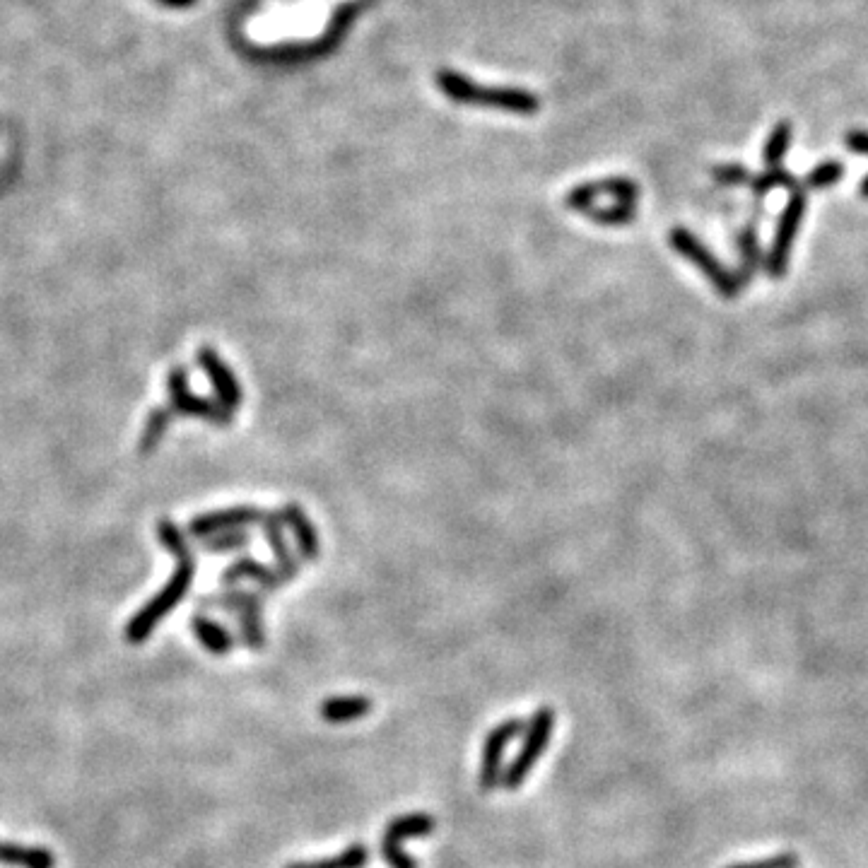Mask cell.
<instances>
[{"label":"cell","instance_id":"cb8c5ba5","mask_svg":"<svg viewBox=\"0 0 868 868\" xmlns=\"http://www.w3.org/2000/svg\"><path fill=\"white\" fill-rule=\"evenodd\" d=\"M582 215L589 217V220L596 222V225L623 227V225H630V222L637 217V203H613V205H606V208H596V205H591V208H586Z\"/></svg>","mask_w":868,"mask_h":868},{"label":"cell","instance_id":"d6986e66","mask_svg":"<svg viewBox=\"0 0 868 868\" xmlns=\"http://www.w3.org/2000/svg\"><path fill=\"white\" fill-rule=\"evenodd\" d=\"M0 864L17 868H56V856L46 847L0 842Z\"/></svg>","mask_w":868,"mask_h":868},{"label":"cell","instance_id":"ba28073f","mask_svg":"<svg viewBox=\"0 0 868 868\" xmlns=\"http://www.w3.org/2000/svg\"><path fill=\"white\" fill-rule=\"evenodd\" d=\"M167 391H169V408L174 410V415H193V418L208 420L217 427H227L234 418L232 413H227V410L217 401H213V398H203L193 394L189 389V374H186V369L181 365H177L172 372H169Z\"/></svg>","mask_w":868,"mask_h":868},{"label":"cell","instance_id":"603a6c76","mask_svg":"<svg viewBox=\"0 0 868 868\" xmlns=\"http://www.w3.org/2000/svg\"><path fill=\"white\" fill-rule=\"evenodd\" d=\"M748 186L755 196H767V193H772L774 189H789V191L796 189L799 181H796V177L789 172V169H784L782 164H779V167H767L765 172L753 174V179H750Z\"/></svg>","mask_w":868,"mask_h":868},{"label":"cell","instance_id":"6da1fadb","mask_svg":"<svg viewBox=\"0 0 868 868\" xmlns=\"http://www.w3.org/2000/svg\"><path fill=\"white\" fill-rule=\"evenodd\" d=\"M157 538H160V543L172 553L174 560H177V570L172 572L169 582L128 620L126 642L136 644V647L148 642L152 630L184 601L186 594L191 591L193 579H196V555H193L191 543L186 541L179 526L169 519H160V524H157Z\"/></svg>","mask_w":868,"mask_h":868},{"label":"cell","instance_id":"4316f807","mask_svg":"<svg viewBox=\"0 0 868 868\" xmlns=\"http://www.w3.org/2000/svg\"><path fill=\"white\" fill-rule=\"evenodd\" d=\"M712 179L721 186H743L750 184L753 174L743 164H719V167L712 169Z\"/></svg>","mask_w":868,"mask_h":868},{"label":"cell","instance_id":"ac0fdd59","mask_svg":"<svg viewBox=\"0 0 868 868\" xmlns=\"http://www.w3.org/2000/svg\"><path fill=\"white\" fill-rule=\"evenodd\" d=\"M263 533H266L268 548L273 550L275 567H278L285 577H290L292 582L299 572V562L295 560V555H292L290 550V543H287L283 536V521H280V514H271L266 521H263Z\"/></svg>","mask_w":868,"mask_h":868},{"label":"cell","instance_id":"e0dca14e","mask_svg":"<svg viewBox=\"0 0 868 868\" xmlns=\"http://www.w3.org/2000/svg\"><path fill=\"white\" fill-rule=\"evenodd\" d=\"M736 246H738V256H741V271L738 273V278H741L743 285L753 283L755 275L760 273V268L765 266V251H762L760 246V237L758 230H755V225L743 227L741 232L736 234Z\"/></svg>","mask_w":868,"mask_h":868},{"label":"cell","instance_id":"4fadbf2b","mask_svg":"<svg viewBox=\"0 0 868 868\" xmlns=\"http://www.w3.org/2000/svg\"><path fill=\"white\" fill-rule=\"evenodd\" d=\"M239 582H254L258 584V594L266 596L278 591L280 586L290 582V577H285L278 567H268L263 562L254 560V557H242V560L232 562L225 572H222V584L234 586Z\"/></svg>","mask_w":868,"mask_h":868},{"label":"cell","instance_id":"9a60e30c","mask_svg":"<svg viewBox=\"0 0 868 868\" xmlns=\"http://www.w3.org/2000/svg\"><path fill=\"white\" fill-rule=\"evenodd\" d=\"M372 707V700L362 695L328 697V700L321 702L319 714L328 724H350V721L367 717V714L372 712Z\"/></svg>","mask_w":868,"mask_h":868},{"label":"cell","instance_id":"2e32d148","mask_svg":"<svg viewBox=\"0 0 868 868\" xmlns=\"http://www.w3.org/2000/svg\"><path fill=\"white\" fill-rule=\"evenodd\" d=\"M191 630L196 635L198 642L203 644L210 654L215 656H227L234 649V637L225 625H220L217 620L208 618L205 613H196L191 618Z\"/></svg>","mask_w":868,"mask_h":868},{"label":"cell","instance_id":"9c48e42d","mask_svg":"<svg viewBox=\"0 0 868 868\" xmlns=\"http://www.w3.org/2000/svg\"><path fill=\"white\" fill-rule=\"evenodd\" d=\"M524 731H526L524 721L507 719L502 721V724H497L495 729L485 736L483 758H480V779H478L480 789H483L485 794H490V791H495L502 784L504 753H507L509 743H512L516 736H521Z\"/></svg>","mask_w":868,"mask_h":868},{"label":"cell","instance_id":"44dd1931","mask_svg":"<svg viewBox=\"0 0 868 868\" xmlns=\"http://www.w3.org/2000/svg\"><path fill=\"white\" fill-rule=\"evenodd\" d=\"M791 140H794V123H774L770 136L765 140V148H762V162H765V167H779V164L784 162V155H787Z\"/></svg>","mask_w":868,"mask_h":868},{"label":"cell","instance_id":"4dcf8cb0","mask_svg":"<svg viewBox=\"0 0 868 868\" xmlns=\"http://www.w3.org/2000/svg\"><path fill=\"white\" fill-rule=\"evenodd\" d=\"M859 196L864 198V201H868V174L864 179H861V184H859Z\"/></svg>","mask_w":868,"mask_h":868},{"label":"cell","instance_id":"ffe728a7","mask_svg":"<svg viewBox=\"0 0 868 868\" xmlns=\"http://www.w3.org/2000/svg\"><path fill=\"white\" fill-rule=\"evenodd\" d=\"M369 864V849L362 842L350 844L338 856L331 859H316V861H297V864H287L285 868H365Z\"/></svg>","mask_w":868,"mask_h":868},{"label":"cell","instance_id":"30bf717a","mask_svg":"<svg viewBox=\"0 0 868 868\" xmlns=\"http://www.w3.org/2000/svg\"><path fill=\"white\" fill-rule=\"evenodd\" d=\"M198 365L205 372V377L210 379V384H213L215 391V401L220 403L222 408L227 410V413H237V408L242 406V386H239L237 377H234V372L230 367H227V362L222 360L220 355L215 353L210 345H203L201 350H198L196 355Z\"/></svg>","mask_w":868,"mask_h":868},{"label":"cell","instance_id":"7c38bea8","mask_svg":"<svg viewBox=\"0 0 868 868\" xmlns=\"http://www.w3.org/2000/svg\"><path fill=\"white\" fill-rule=\"evenodd\" d=\"M268 519V514L258 507H230L220 509V512H208L191 519L189 531L196 538H208L213 533L222 531H239L246 526H263V521Z\"/></svg>","mask_w":868,"mask_h":868},{"label":"cell","instance_id":"7402d4cb","mask_svg":"<svg viewBox=\"0 0 868 868\" xmlns=\"http://www.w3.org/2000/svg\"><path fill=\"white\" fill-rule=\"evenodd\" d=\"M842 177H844V164L840 160L820 162L803 174V179L799 181V189H803L806 193L830 189V186H835L837 181H842Z\"/></svg>","mask_w":868,"mask_h":868},{"label":"cell","instance_id":"277c9868","mask_svg":"<svg viewBox=\"0 0 868 868\" xmlns=\"http://www.w3.org/2000/svg\"><path fill=\"white\" fill-rule=\"evenodd\" d=\"M806 208H808V193L799 189V186L791 189L787 203H784L782 208V215H779L777 220V230H774L770 249L765 251V266H762V271L767 273V278L782 280L784 275H787L791 251H794L801 222L803 217H806Z\"/></svg>","mask_w":868,"mask_h":868},{"label":"cell","instance_id":"f1b7e54d","mask_svg":"<svg viewBox=\"0 0 868 868\" xmlns=\"http://www.w3.org/2000/svg\"><path fill=\"white\" fill-rule=\"evenodd\" d=\"M844 148L856 152V155L861 157H868V131L856 128V131L844 133Z\"/></svg>","mask_w":868,"mask_h":868},{"label":"cell","instance_id":"d4e9b609","mask_svg":"<svg viewBox=\"0 0 868 868\" xmlns=\"http://www.w3.org/2000/svg\"><path fill=\"white\" fill-rule=\"evenodd\" d=\"M172 415H174L172 408L152 410V413L148 415V422H145V430H143V434H140V454H152V451L157 449L162 434L167 432Z\"/></svg>","mask_w":868,"mask_h":868},{"label":"cell","instance_id":"5bb4252c","mask_svg":"<svg viewBox=\"0 0 868 868\" xmlns=\"http://www.w3.org/2000/svg\"><path fill=\"white\" fill-rule=\"evenodd\" d=\"M278 514H280V521H283V526H287V529L292 531V536H295L297 553L302 555V560L316 562V557H319V550H321L319 533H316L309 516L302 512V507L295 502H290L285 504Z\"/></svg>","mask_w":868,"mask_h":868},{"label":"cell","instance_id":"f546056e","mask_svg":"<svg viewBox=\"0 0 868 868\" xmlns=\"http://www.w3.org/2000/svg\"><path fill=\"white\" fill-rule=\"evenodd\" d=\"M162 5H167V8H191L196 0H160Z\"/></svg>","mask_w":868,"mask_h":868},{"label":"cell","instance_id":"52a82bcc","mask_svg":"<svg viewBox=\"0 0 868 868\" xmlns=\"http://www.w3.org/2000/svg\"><path fill=\"white\" fill-rule=\"evenodd\" d=\"M434 832V818L427 813H408L398 815L386 825L381 837V859L389 868H418V861L406 854L403 844L413 837H430Z\"/></svg>","mask_w":868,"mask_h":868},{"label":"cell","instance_id":"8fae6325","mask_svg":"<svg viewBox=\"0 0 868 868\" xmlns=\"http://www.w3.org/2000/svg\"><path fill=\"white\" fill-rule=\"evenodd\" d=\"M598 196H611L615 203H637L639 201V186L632 179L625 177H611L601 181H589V184L574 186V189L565 196V208L584 213L586 208H591Z\"/></svg>","mask_w":868,"mask_h":868},{"label":"cell","instance_id":"83f0119b","mask_svg":"<svg viewBox=\"0 0 868 868\" xmlns=\"http://www.w3.org/2000/svg\"><path fill=\"white\" fill-rule=\"evenodd\" d=\"M729 868H799V856L796 854H777L770 859L748 861V864H736Z\"/></svg>","mask_w":868,"mask_h":868},{"label":"cell","instance_id":"484cf974","mask_svg":"<svg viewBox=\"0 0 868 868\" xmlns=\"http://www.w3.org/2000/svg\"><path fill=\"white\" fill-rule=\"evenodd\" d=\"M249 533L244 529L239 531H222L213 533V536L201 538V548L205 553H232V550H242L249 545Z\"/></svg>","mask_w":868,"mask_h":868},{"label":"cell","instance_id":"7a4b0ae2","mask_svg":"<svg viewBox=\"0 0 868 868\" xmlns=\"http://www.w3.org/2000/svg\"><path fill=\"white\" fill-rule=\"evenodd\" d=\"M437 87L449 95V99L461 104H483V107H497L514 111V114H536L541 109V102L531 95V92L514 90V87H478L466 75L451 73V70H439Z\"/></svg>","mask_w":868,"mask_h":868},{"label":"cell","instance_id":"8992f818","mask_svg":"<svg viewBox=\"0 0 868 868\" xmlns=\"http://www.w3.org/2000/svg\"><path fill=\"white\" fill-rule=\"evenodd\" d=\"M261 603L263 596L258 591L230 589L222 594L203 596L201 608H220V611L237 615V623L242 627L244 644L249 649H263L266 644V632H263L261 620Z\"/></svg>","mask_w":868,"mask_h":868},{"label":"cell","instance_id":"5b68a950","mask_svg":"<svg viewBox=\"0 0 868 868\" xmlns=\"http://www.w3.org/2000/svg\"><path fill=\"white\" fill-rule=\"evenodd\" d=\"M555 726V712L550 707H538L533 712V717L526 726L524 741H521L519 753L512 760V765L507 767V772H502V787L507 789H519L526 782L536 762L543 758L545 748H548L550 736H553Z\"/></svg>","mask_w":868,"mask_h":868},{"label":"cell","instance_id":"3957f363","mask_svg":"<svg viewBox=\"0 0 868 868\" xmlns=\"http://www.w3.org/2000/svg\"><path fill=\"white\" fill-rule=\"evenodd\" d=\"M668 244H671V249L676 251L678 256H683L685 261H690L697 271L705 275L714 290H717L719 297L736 299L741 295L743 283L741 278H738V273L729 271V268L714 256V251H709L690 230H685V227H673V230L668 232Z\"/></svg>","mask_w":868,"mask_h":868}]
</instances>
